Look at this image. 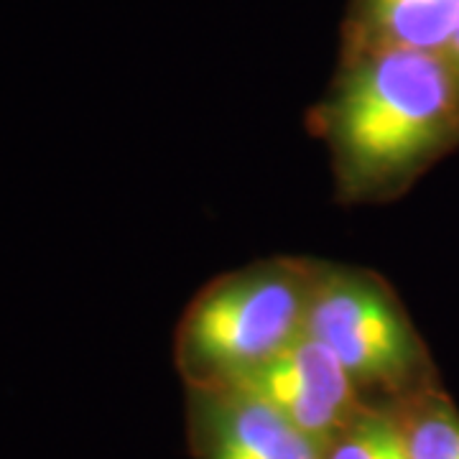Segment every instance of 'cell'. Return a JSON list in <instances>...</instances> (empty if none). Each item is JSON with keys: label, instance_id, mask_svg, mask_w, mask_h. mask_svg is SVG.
<instances>
[{"label": "cell", "instance_id": "1", "mask_svg": "<svg viewBox=\"0 0 459 459\" xmlns=\"http://www.w3.org/2000/svg\"><path fill=\"white\" fill-rule=\"evenodd\" d=\"M457 126V74L444 56L424 51H358L329 108L344 179L365 189L409 174Z\"/></svg>", "mask_w": 459, "mask_h": 459}, {"label": "cell", "instance_id": "2", "mask_svg": "<svg viewBox=\"0 0 459 459\" xmlns=\"http://www.w3.org/2000/svg\"><path fill=\"white\" fill-rule=\"evenodd\" d=\"M316 279L319 271L307 263L279 261L214 281L184 314V370L202 388H220L273 360L307 334Z\"/></svg>", "mask_w": 459, "mask_h": 459}, {"label": "cell", "instance_id": "3", "mask_svg": "<svg viewBox=\"0 0 459 459\" xmlns=\"http://www.w3.org/2000/svg\"><path fill=\"white\" fill-rule=\"evenodd\" d=\"M307 334L325 344L358 388H394L419 362V342L391 291L355 271L319 273Z\"/></svg>", "mask_w": 459, "mask_h": 459}, {"label": "cell", "instance_id": "4", "mask_svg": "<svg viewBox=\"0 0 459 459\" xmlns=\"http://www.w3.org/2000/svg\"><path fill=\"white\" fill-rule=\"evenodd\" d=\"M230 388L261 398L325 449L362 409L355 380L327 347L309 334H301L273 360L230 383Z\"/></svg>", "mask_w": 459, "mask_h": 459}, {"label": "cell", "instance_id": "5", "mask_svg": "<svg viewBox=\"0 0 459 459\" xmlns=\"http://www.w3.org/2000/svg\"><path fill=\"white\" fill-rule=\"evenodd\" d=\"M207 459H325L327 449L240 388H204Z\"/></svg>", "mask_w": 459, "mask_h": 459}, {"label": "cell", "instance_id": "6", "mask_svg": "<svg viewBox=\"0 0 459 459\" xmlns=\"http://www.w3.org/2000/svg\"><path fill=\"white\" fill-rule=\"evenodd\" d=\"M459 0H365L360 49H409L449 54Z\"/></svg>", "mask_w": 459, "mask_h": 459}, {"label": "cell", "instance_id": "7", "mask_svg": "<svg viewBox=\"0 0 459 459\" xmlns=\"http://www.w3.org/2000/svg\"><path fill=\"white\" fill-rule=\"evenodd\" d=\"M325 459H411L403 424L391 413L360 409Z\"/></svg>", "mask_w": 459, "mask_h": 459}, {"label": "cell", "instance_id": "8", "mask_svg": "<svg viewBox=\"0 0 459 459\" xmlns=\"http://www.w3.org/2000/svg\"><path fill=\"white\" fill-rule=\"evenodd\" d=\"M411 459H459V416L442 401H424L403 419Z\"/></svg>", "mask_w": 459, "mask_h": 459}, {"label": "cell", "instance_id": "9", "mask_svg": "<svg viewBox=\"0 0 459 459\" xmlns=\"http://www.w3.org/2000/svg\"><path fill=\"white\" fill-rule=\"evenodd\" d=\"M446 62L452 65V69H455V74H457V80H459V21H457V29H455L452 47H449V54H446Z\"/></svg>", "mask_w": 459, "mask_h": 459}]
</instances>
